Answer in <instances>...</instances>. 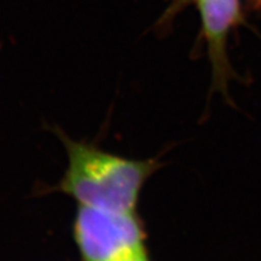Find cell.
I'll use <instances>...</instances> for the list:
<instances>
[{"instance_id": "cell-1", "label": "cell", "mask_w": 261, "mask_h": 261, "mask_svg": "<svg viewBox=\"0 0 261 261\" xmlns=\"http://www.w3.org/2000/svg\"><path fill=\"white\" fill-rule=\"evenodd\" d=\"M61 138L68 166L58 190L79 205L137 213L140 191L160 166L156 160L126 159L65 135Z\"/></svg>"}, {"instance_id": "cell-2", "label": "cell", "mask_w": 261, "mask_h": 261, "mask_svg": "<svg viewBox=\"0 0 261 261\" xmlns=\"http://www.w3.org/2000/svg\"><path fill=\"white\" fill-rule=\"evenodd\" d=\"M74 238L84 261H127L146 254L145 231L137 213L79 205Z\"/></svg>"}, {"instance_id": "cell-3", "label": "cell", "mask_w": 261, "mask_h": 261, "mask_svg": "<svg viewBox=\"0 0 261 261\" xmlns=\"http://www.w3.org/2000/svg\"><path fill=\"white\" fill-rule=\"evenodd\" d=\"M202 32L208 45L212 67V92H220L232 104L228 87L232 80H241L228 61L226 41L228 32L241 21L238 0H197Z\"/></svg>"}, {"instance_id": "cell-4", "label": "cell", "mask_w": 261, "mask_h": 261, "mask_svg": "<svg viewBox=\"0 0 261 261\" xmlns=\"http://www.w3.org/2000/svg\"><path fill=\"white\" fill-rule=\"evenodd\" d=\"M127 261H149V260H148V256H146V254H143V255L133 257V259L127 260Z\"/></svg>"}]
</instances>
